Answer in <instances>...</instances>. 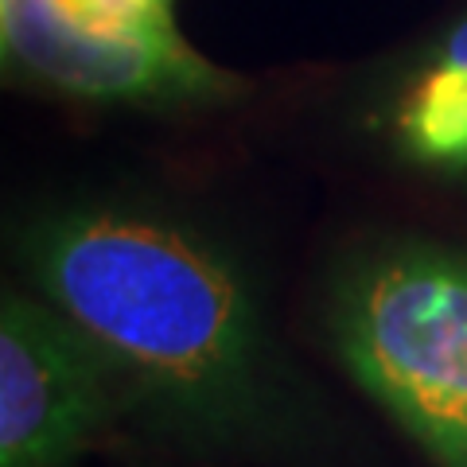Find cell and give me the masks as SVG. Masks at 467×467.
Masks as SVG:
<instances>
[{
    "instance_id": "6da1fadb",
    "label": "cell",
    "mask_w": 467,
    "mask_h": 467,
    "mask_svg": "<svg viewBox=\"0 0 467 467\" xmlns=\"http://www.w3.org/2000/svg\"><path fill=\"white\" fill-rule=\"evenodd\" d=\"M20 265L90 339L129 401L199 444H269L292 393L242 269L195 226L121 199H75L20 230Z\"/></svg>"
},
{
    "instance_id": "7a4b0ae2",
    "label": "cell",
    "mask_w": 467,
    "mask_h": 467,
    "mask_svg": "<svg viewBox=\"0 0 467 467\" xmlns=\"http://www.w3.org/2000/svg\"><path fill=\"white\" fill-rule=\"evenodd\" d=\"M327 335L367 398L436 467H467V254L393 238L350 257L327 296Z\"/></svg>"
},
{
    "instance_id": "3957f363",
    "label": "cell",
    "mask_w": 467,
    "mask_h": 467,
    "mask_svg": "<svg viewBox=\"0 0 467 467\" xmlns=\"http://www.w3.org/2000/svg\"><path fill=\"white\" fill-rule=\"evenodd\" d=\"M0 51L24 86L94 106L214 109L250 94L164 0H0Z\"/></svg>"
},
{
    "instance_id": "277c9868",
    "label": "cell",
    "mask_w": 467,
    "mask_h": 467,
    "mask_svg": "<svg viewBox=\"0 0 467 467\" xmlns=\"http://www.w3.org/2000/svg\"><path fill=\"white\" fill-rule=\"evenodd\" d=\"M129 393L109 358L39 292L0 300V467H75Z\"/></svg>"
},
{
    "instance_id": "5b68a950",
    "label": "cell",
    "mask_w": 467,
    "mask_h": 467,
    "mask_svg": "<svg viewBox=\"0 0 467 467\" xmlns=\"http://www.w3.org/2000/svg\"><path fill=\"white\" fill-rule=\"evenodd\" d=\"M389 133L413 164L467 171V12L432 43L401 86Z\"/></svg>"
},
{
    "instance_id": "8992f818",
    "label": "cell",
    "mask_w": 467,
    "mask_h": 467,
    "mask_svg": "<svg viewBox=\"0 0 467 467\" xmlns=\"http://www.w3.org/2000/svg\"><path fill=\"white\" fill-rule=\"evenodd\" d=\"M164 5H171V0H164Z\"/></svg>"
}]
</instances>
